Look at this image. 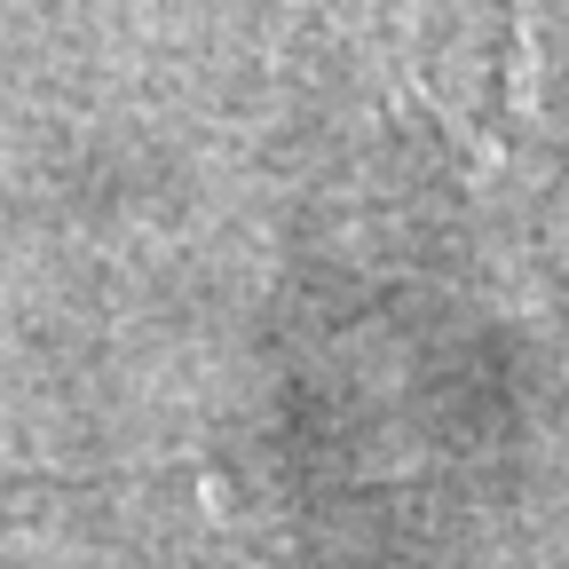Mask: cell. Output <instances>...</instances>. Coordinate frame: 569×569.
Here are the masks:
<instances>
[{
    "instance_id": "cell-1",
    "label": "cell",
    "mask_w": 569,
    "mask_h": 569,
    "mask_svg": "<svg viewBox=\"0 0 569 569\" xmlns=\"http://www.w3.org/2000/svg\"><path fill=\"white\" fill-rule=\"evenodd\" d=\"M48 498H56V482H0V530L24 522L32 507H48Z\"/></svg>"
}]
</instances>
